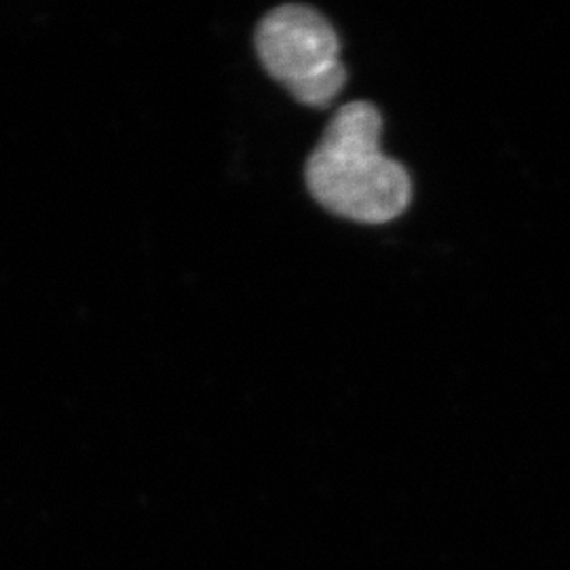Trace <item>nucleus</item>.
I'll return each instance as SVG.
<instances>
[{
	"label": "nucleus",
	"mask_w": 570,
	"mask_h": 570,
	"mask_svg": "<svg viewBox=\"0 0 570 570\" xmlns=\"http://www.w3.org/2000/svg\"><path fill=\"white\" fill-rule=\"evenodd\" d=\"M383 117L374 104L341 106L305 167L308 193L330 214L362 225L400 218L412 202L406 167L381 150Z\"/></svg>",
	"instance_id": "f257e3e1"
},
{
	"label": "nucleus",
	"mask_w": 570,
	"mask_h": 570,
	"mask_svg": "<svg viewBox=\"0 0 570 570\" xmlns=\"http://www.w3.org/2000/svg\"><path fill=\"white\" fill-rule=\"evenodd\" d=\"M256 53L271 79L311 108H327L346 82L334 26L311 4L271 9L254 35Z\"/></svg>",
	"instance_id": "f03ea898"
}]
</instances>
